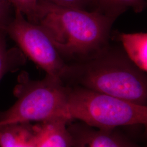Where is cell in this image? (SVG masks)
I'll return each mask as SVG.
<instances>
[{"label":"cell","mask_w":147,"mask_h":147,"mask_svg":"<svg viewBox=\"0 0 147 147\" xmlns=\"http://www.w3.org/2000/svg\"><path fill=\"white\" fill-rule=\"evenodd\" d=\"M115 21L98 11H88L39 0L36 24L42 27L59 53L86 55L107 40Z\"/></svg>","instance_id":"cell-1"},{"label":"cell","mask_w":147,"mask_h":147,"mask_svg":"<svg viewBox=\"0 0 147 147\" xmlns=\"http://www.w3.org/2000/svg\"><path fill=\"white\" fill-rule=\"evenodd\" d=\"M68 76L78 86L147 106V77L125 58L101 57L79 68L70 67Z\"/></svg>","instance_id":"cell-2"},{"label":"cell","mask_w":147,"mask_h":147,"mask_svg":"<svg viewBox=\"0 0 147 147\" xmlns=\"http://www.w3.org/2000/svg\"><path fill=\"white\" fill-rule=\"evenodd\" d=\"M62 116L100 129L145 125L147 106L136 105L80 86H67Z\"/></svg>","instance_id":"cell-3"},{"label":"cell","mask_w":147,"mask_h":147,"mask_svg":"<svg viewBox=\"0 0 147 147\" xmlns=\"http://www.w3.org/2000/svg\"><path fill=\"white\" fill-rule=\"evenodd\" d=\"M67 93V86L60 79L47 75L41 80H33L26 73L21 74L14 90L16 101L9 109L0 112V126L64 117Z\"/></svg>","instance_id":"cell-4"},{"label":"cell","mask_w":147,"mask_h":147,"mask_svg":"<svg viewBox=\"0 0 147 147\" xmlns=\"http://www.w3.org/2000/svg\"><path fill=\"white\" fill-rule=\"evenodd\" d=\"M5 32L24 53L43 69L47 75L66 78L70 70L61 57L50 38L42 27L27 20L20 11L14 10Z\"/></svg>","instance_id":"cell-5"},{"label":"cell","mask_w":147,"mask_h":147,"mask_svg":"<svg viewBox=\"0 0 147 147\" xmlns=\"http://www.w3.org/2000/svg\"><path fill=\"white\" fill-rule=\"evenodd\" d=\"M71 147H142L114 129H100L82 122L67 125Z\"/></svg>","instance_id":"cell-6"},{"label":"cell","mask_w":147,"mask_h":147,"mask_svg":"<svg viewBox=\"0 0 147 147\" xmlns=\"http://www.w3.org/2000/svg\"><path fill=\"white\" fill-rule=\"evenodd\" d=\"M47 129L46 121L14 123L0 126V147H38Z\"/></svg>","instance_id":"cell-7"},{"label":"cell","mask_w":147,"mask_h":147,"mask_svg":"<svg viewBox=\"0 0 147 147\" xmlns=\"http://www.w3.org/2000/svg\"><path fill=\"white\" fill-rule=\"evenodd\" d=\"M119 39L126 53L137 67L147 71V34L143 32L121 33Z\"/></svg>","instance_id":"cell-8"},{"label":"cell","mask_w":147,"mask_h":147,"mask_svg":"<svg viewBox=\"0 0 147 147\" xmlns=\"http://www.w3.org/2000/svg\"><path fill=\"white\" fill-rule=\"evenodd\" d=\"M69 122L64 117L47 121L46 131L38 147H71L72 138L67 127Z\"/></svg>","instance_id":"cell-9"},{"label":"cell","mask_w":147,"mask_h":147,"mask_svg":"<svg viewBox=\"0 0 147 147\" xmlns=\"http://www.w3.org/2000/svg\"><path fill=\"white\" fill-rule=\"evenodd\" d=\"M97 9L102 14L115 20L129 9L141 13L146 7V0H95Z\"/></svg>","instance_id":"cell-10"},{"label":"cell","mask_w":147,"mask_h":147,"mask_svg":"<svg viewBox=\"0 0 147 147\" xmlns=\"http://www.w3.org/2000/svg\"><path fill=\"white\" fill-rule=\"evenodd\" d=\"M6 36L5 31H0V81L7 73L17 69L25 63L21 51L8 48Z\"/></svg>","instance_id":"cell-11"},{"label":"cell","mask_w":147,"mask_h":147,"mask_svg":"<svg viewBox=\"0 0 147 147\" xmlns=\"http://www.w3.org/2000/svg\"><path fill=\"white\" fill-rule=\"evenodd\" d=\"M14 10L20 11L27 20L35 23L39 0H8Z\"/></svg>","instance_id":"cell-12"},{"label":"cell","mask_w":147,"mask_h":147,"mask_svg":"<svg viewBox=\"0 0 147 147\" xmlns=\"http://www.w3.org/2000/svg\"><path fill=\"white\" fill-rule=\"evenodd\" d=\"M13 7L8 1H0V31H5V27L14 14Z\"/></svg>","instance_id":"cell-13"},{"label":"cell","mask_w":147,"mask_h":147,"mask_svg":"<svg viewBox=\"0 0 147 147\" xmlns=\"http://www.w3.org/2000/svg\"><path fill=\"white\" fill-rule=\"evenodd\" d=\"M56 5L84 9L90 0H47Z\"/></svg>","instance_id":"cell-14"},{"label":"cell","mask_w":147,"mask_h":147,"mask_svg":"<svg viewBox=\"0 0 147 147\" xmlns=\"http://www.w3.org/2000/svg\"><path fill=\"white\" fill-rule=\"evenodd\" d=\"M0 1H8V0H0Z\"/></svg>","instance_id":"cell-15"}]
</instances>
